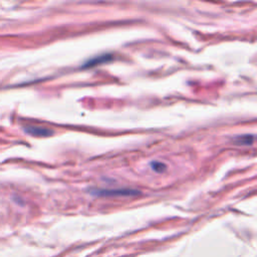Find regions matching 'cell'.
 Segmentation results:
<instances>
[{"instance_id":"cell-1","label":"cell","mask_w":257,"mask_h":257,"mask_svg":"<svg viewBox=\"0 0 257 257\" xmlns=\"http://www.w3.org/2000/svg\"><path fill=\"white\" fill-rule=\"evenodd\" d=\"M89 193L99 197H117V196H135L140 192L134 189H92Z\"/></svg>"},{"instance_id":"cell-2","label":"cell","mask_w":257,"mask_h":257,"mask_svg":"<svg viewBox=\"0 0 257 257\" xmlns=\"http://www.w3.org/2000/svg\"><path fill=\"white\" fill-rule=\"evenodd\" d=\"M23 131L33 137H50L51 135H53L52 130L36 125H25L23 126Z\"/></svg>"},{"instance_id":"cell-3","label":"cell","mask_w":257,"mask_h":257,"mask_svg":"<svg viewBox=\"0 0 257 257\" xmlns=\"http://www.w3.org/2000/svg\"><path fill=\"white\" fill-rule=\"evenodd\" d=\"M112 59V55L109 53H105V54H101V55H97L94 56L92 58H90L89 60L85 61L82 65V68H89V67H93L95 65H99L105 62H108Z\"/></svg>"},{"instance_id":"cell-4","label":"cell","mask_w":257,"mask_h":257,"mask_svg":"<svg viewBox=\"0 0 257 257\" xmlns=\"http://www.w3.org/2000/svg\"><path fill=\"white\" fill-rule=\"evenodd\" d=\"M254 142V136L253 135H243L239 136L234 140V143L239 146H250Z\"/></svg>"},{"instance_id":"cell-5","label":"cell","mask_w":257,"mask_h":257,"mask_svg":"<svg viewBox=\"0 0 257 257\" xmlns=\"http://www.w3.org/2000/svg\"><path fill=\"white\" fill-rule=\"evenodd\" d=\"M151 167L154 171L158 172V173H162L166 170V165L161 163V162H157V161H154L151 163Z\"/></svg>"}]
</instances>
